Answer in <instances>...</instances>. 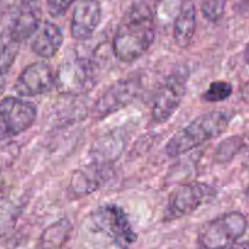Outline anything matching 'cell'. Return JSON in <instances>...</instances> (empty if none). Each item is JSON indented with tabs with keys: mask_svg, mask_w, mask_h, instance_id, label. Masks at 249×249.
I'll list each match as a JSON object with an SVG mask.
<instances>
[{
	"mask_svg": "<svg viewBox=\"0 0 249 249\" xmlns=\"http://www.w3.org/2000/svg\"><path fill=\"white\" fill-rule=\"evenodd\" d=\"M91 219L94 225L119 249H129L138 241L128 215L118 204L107 203L99 207L92 212Z\"/></svg>",
	"mask_w": 249,
	"mask_h": 249,
	"instance_id": "5b68a950",
	"label": "cell"
},
{
	"mask_svg": "<svg viewBox=\"0 0 249 249\" xmlns=\"http://www.w3.org/2000/svg\"><path fill=\"white\" fill-rule=\"evenodd\" d=\"M141 87V78L135 75L117 80L97 97L91 107V116L96 119H104L125 108L138 97Z\"/></svg>",
	"mask_w": 249,
	"mask_h": 249,
	"instance_id": "52a82bcc",
	"label": "cell"
},
{
	"mask_svg": "<svg viewBox=\"0 0 249 249\" xmlns=\"http://www.w3.org/2000/svg\"><path fill=\"white\" fill-rule=\"evenodd\" d=\"M248 192H249V190H248Z\"/></svg>",
	"mask_w": 249,
	"mask_h": 249,
	"instance_id": "f546056e",
	"label": "cell"
},
{
	"mask_svg": "<svg viewBox=\"0 0 249 249\" xmlns=\"http://www.w3.org/2000/svg\"><path fill=\"white\" fill-rule=\"evenodd\" d=\"M236 10L238 11V14L249 16V0H240L236 4Z\"/></svg>",
	"mask_w": 249,
	"mask_h": 249,
	"instance_id": "cb8c5ba5",
	"label": "cell"
},
{
	"mask_svg": "<svg viewBox=\"0 0 249 249\" xmlns=\"http://www.w3.org/2000/svg\"><path fill=\"white\" fill-rule=\"evenodd\" d=\"M235 112L230 109H216L199 114L170 138L165 146L169 157H178L225 133Z\"/></svg>",
	"mask_w": 249,
	"mask_h": 249,
	"instance_id": "7a4b0ae2",
	"label": "cell"
},
{
	"mask_svg": "<svg viewBox=\"0 0 249 249\" xmlns=\"http://www.w3.org/2000/svg\"><path fill=\"white\" fill-rule=\"evenodd\" d=\"M75 0H46L49 14L53 17H61L66 14Z\"/></svg>",
	"mask_w": 249,
	"mask_h": 249,
	"instance_id": "603a6c76",
	"label": "cell"
},
{
	"mask_svg": "<svg viewBox=\"0 0 249 249\" xmlns=\"http://www.w3.org/2000/svg\"><path fill=\"white\" fill-rule=\"evenodd\" d=\"M101 21L99 0H79L73 11L71 34L77 40H87L94 36Z\"/></svg>",
	"mask_w": 249,
	"mask_h": 249,
	"instance_id": "7c38bea8",
	"label": "cell"
},
{
	"mask_svg": "<svg viewBox=\"0 0 249 249\" xmlns=\"http://www.w3.org/2000/svg\"><path fill=\"white\" fill-rule=\"evenodd\" d=\"M5 85H6V80H5V78L2 77V75H0V96H1V94L4 92Z\"/></svg>",
	"mask_w": 249,
	"mask_h": 249,
	"instance_id": "83f0119b",
	"label": "cell"
},
{
	"mask_svg": "<svg viewBox=\"0 0 249 249\" xmlns=\"http://www.w3.org/2000/svg\"><path fill=\"white\" fill-rule=\"evenodd\" d=\"M63 44V34L60 27L53 22H44L38 29L32 43V51L43 58H51L57 53Z\"/></svg>",
	"mask_w": 249,
	"mask_h": 249,
	"instance_id": "9a60e30c",
	"label": "cell"
},
{
	"mask_svg": "<svg viewBox=\"0 0 249 249\" xmlns=\"http://www.w3.org/2000/svg\"><path fill=\"white\" fill-rule=\"evenodd\" d=\"M215 195V189L203 182H189L175 187L168 198L163 221L170 223L190 215Z\"/></svg>",
	"mask_w": 249,
	"mask_h": 249,
	"instance_id": "8992f818",
	"label": "cell"
},
{
	"mask_svg": "<svg viewBox=\"0 0 249 249\" xmlns=\"http://www.w3.org/2000/svg\"><path fill=\"white\" fill-rule=\"evenodd\" d=\"M197 26V12L192 0H182L173 26V40L180 49H186L194 39Z\"/></svg>",
	"mask_w": 249,
	"mask_h": 249,
	"instance_id": "5bb4252c",
	"label": "cell"
},
{
	"mask_svg": "<svg viewBox=\"0 0 249 249\" xmlns=\"http://www.w3.org/2000/svg\"><path fill=\"white\" fill-rule=\"evenodd\" d=\"M233 88L229 82L216 80L209 84L208 89L202 94V99L207 102H220L232 95Z\"/></svg>",
	"mask_w": 249,
	"mask_h": 249,
	"instance_id": "ffe728a7",
	"label": "cell"
},
{
	"mask_svg": "<svg viewBox=\"0 0 249 249\" xmlns=\"http://www.w3.org/2000/svg\"><path fill=\"white\" fill-rule=\"evenodd\" d=\"M243 140L240 136H232V138H229L225 141H223L218 147V152H216L219 162H228V160H232L233 156L241 150Z\"/></svg>",
	"mask_w": 249,
	"mask_h": 249,
	"instance_id": "7402d4cb",
	"label": "cell"
},
{
	"mask_svg": "<svg viewBox=\"0 0 249 249\" xmlns=\"http://www.w3.org/2000/svg\"><path fill=\"white\" fill-rule=\"evenodd\" d=\"M22 213V206L12 199H0V238L10 232L16 225Z\"/></svg>",
	"mask_w": 249,
	"mask_h": 249,
	"instance_id": "d6986e66",
	"label": "cell"
},
{
	"mask_svg": "<svg viewBox=\"0 0 249 249\" xmlns=\"http://www.w3.org/2000/svg\"><path fill=\"white\" fill-rule=\"evenodd\" d=\"M226 0H204L202 2V15L209 22H218L225 14Z\"/></svg>",
	"mask_w": 249,
	"mask_h": 249,
	"instance_id": "44dd1931",
	"label": "cell"
},
{
	"mask_svg": "<svg viewBox=\"0 0 249 249\" xmlns=\"http://www.w3.org/2000/svg\"><path fill=\"white\" fill-rule=\"evenodd\" d=\"M229 249H249V242L248 241H245V242L235 243V245L231 246Z\"/></svg>",
	"mask_w": 249,
	"mask_h": 249,
	"instance_id": "484cf974",
	"label": "cell"
},
{
	"mask_svg": "<svg viewBox=\"0 0 249 249\" xmlns=\"http://www.w3.org/2000/svg\"><path fill=\"white\" fill-rule=\"evenodd\" d=\"M33 102L19 97L7 96L0 101V140L14 138L28 130L36 119Z\"/></svg>",
	"mask_w": 249,
	"mask_h": 249,
	"instance_id": "ba28073f",
	"label": "cell"
},
{
	"mask_svg": "<svg viewBox=\"0 0 249 249\" xmlns=\"http://www.w3.org/2000/svg\"><path fill=\"white\" fill-rule=\"evenodd\" d=\"M129 139L125 126L117 128L97 139L90 150L91 162L102 165H111L123 153Z\"/></svg>",
	"mask_w": 249,
	"mask_h": 249,
	"instance_id": "4fadbf2b",
	"label": "cell"
},
{
	"mask_svg": "<svg viewBox=\"0 0 249 249\" xmlns=\"http://www.w3.org/2000/svg\"><path fill=\"white\" fill-rule=\"evenodd\" d=\"M243 57H245V62L249 66V43H248V45L246 46L245 53H243Z\"/></svg>",
	"mask_w": 249,
	"mask_h": 249,
	"instance_id": "f1b7e54d",
	"label": "cell"
},
{
	"mask_svg": "<svg viewBox=\"0 0 249 249\" xmlns=\"http://www.w3.org/2000/svg\"><path fill=\"white\" fill-rule=\"evenodd\" d=\"M72 233V224L67 218L60 219L49 225L41 233L38 249H63Z\"/></svg>",
	"mask_w": 249,
	"mask_h": 249,
	"instance_id": "e0dca14e",
	"label": "cell"
},
{
	"mask_svg": "<svg viewBox=\"0 0 249 249\" xmlns=\"http://www.w3.org/2000/svg\"><path fill=\"white\" fill-rule=\"evenodd\" d=\"M241 99L246 102V104H249V82L246 83L242 88H241Z\"/></svg>",
	"mask_w": 249,
	"mask_h": 249,
	"instance_id": "d4e9b609",
	"label": "cell"
},
{
	"mask_svg": "<svg viewBox=\"0 0 249 249\" xmlns=\"http://www.w3.org/2000/svg\"><path fill=\"white\" fill-rule=\"evenodd\" d=\"M156 38L155 15L146 1H135L124 11L113 38V53L118 60H139Z\"/></svg>",
	"mask_w": 249,
	"mask_h": 249,
	"instance_id": "6da1fadb",
	"label": "cell"
},
{
	"mask_svg": "<svg viewBox=\"0 0 249 249\" xmlns=\"http://www.w3.org/2000/svg\"><path fill=\"white\" fill-rule=\"evenodd\" d=\"M19 44L10 31L0 32V75L10 70L19 51Z\"/></svg>",
	"mask_w": 249,
	"mask_h": 249,
	"instance_id": "ac0fdd59",
	"label": "cell"
},
{
	"mask_svg": "<svg viewBox=\"0 0 249 249\" xmlns=\"http://www.w3.org/2000/svg\"><path fill=\"white\" fill-rule=\"evenodd\" d=\"M21 5H26V6H34V5H38L39 0H19Z\"/></svg>",
	"mask_w": 249,
	"mask_h": 249,
	"instance_id": "4316f807",
	"label": "cell"
},
{
	"mask_svg": "<svg viewBox=\"0 0 249 249\" xmlns=\"http://www.w3.org/2000/svg\"><path fill=\"white\" fill-rule=\"evenodd\" d=\"M111 177L109 165L89 163L80 169L73 172L71 177L70 185L67 187V194L71 198H82L104 186Z\"/></svg>",
	"mask_w": 249,
	"mask_h": 249,
	"instance_id": "8fae6325",
	"label": "cell"
},
{
	"mask_svg": "<svg viewBox=\"0 0 249 249\" xmlns=\"http://www.w3.org/2000/svg\"><path fill=\"white\" fill-rule=\"evenodd\" d=\"M40 17L41 14L38 5H21L16 17L12 21L11 27L9 28L10 33L18 43L27 40L40 28Z\"/></svg>",
	"mask_w": 249,
	"mask_h": 249,
	"instance_id": "2e32d148",
	"label": "cell"
},
{
	"mask_svg": "<svg viewBox=\"0 0 249 249\" xmlns=\"http://www.w3.org/2000/svg\"><path fill=\"white\" fill-rule=\"evenodd\" d=\"M94 68L89 60L75 57L65 61L56 74V85L67 94L85 92L94 87Z\"/></svg>",
	"mask_w": 249,
	"mask_h": 249,
	"instance_id": "9c48e42d",
	"label": "cell"
},
{
	"mask_svg": "<svg viewBox=\"0 0 249 249\" xmlns=\"http://www.w3.org/2000/svg\"><path fill=\"white\" fill-rule=\"evenodd\" d=\"M248 221L241 212L221 214L201 226L197 233V249H229L246 233Z\"/></svg>",
	"mask_w": 249,
	"mask_h": 249,
	"instance_id": "3957f363",
	"label": "cell"
},
{
	"mask_svg": "<svg viewBox=\"0 0 249 249\" xmlns=\"http://www.w3.org/2000/svg\"><path fill=\"white\" fill-rule=\"evenodd\" d=\"M56 85V77L48 63L36 62L27 66L17 78L14 90L23 97L39 96L51 91Z\"/></svg>",
	"mask_w": 249,
	"mask_h": 249,
	"instance_id": "30bf717a",
	"label": "cell"
},
{
	"mask_svg": "<svg viewBox=\"0 0 249 249\" xmlns=\"http://www.w3.org/2000/svg\"><path fill=\"white\" fill-rule=\"evenodd\" d=\"M190 71L186 66L175 68L160 85L153 100L152 119L158 124L169 121L179 109L187 90Z\"/></svg>",
	"mask_w": 249,
	"mask_h": 249,
	"instance_id": "277c9868",
	"label": "cell"
}]
</instances>
